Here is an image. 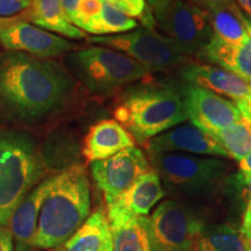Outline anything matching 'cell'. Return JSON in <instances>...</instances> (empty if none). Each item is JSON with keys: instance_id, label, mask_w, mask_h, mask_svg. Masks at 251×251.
<instances>
[{"instance_id": "cell-1", "label": "cell", "mask_w": 251, "mask_h": 251, "mask_svg": "<svg viewBox=\"0 0 251 251\" xmlns=\"http://www.w3.org/2000/svg\"><path fill=\"white\" fill-rule=\"evenodd\" d=\"M75 81L63 65L18 51L0 52V121L37 124L64 106Z\"/></svg>"}, {"instance_id": "cell-2", "label": "cell", "mask_w": 251, "mask_h": 251, "mask_svg": "<svg viewBox=\"0 0 251 251\" xmlns=\"http://www.w3.org/2000/svg\"><path fill=\"white\" fill-rule=\"evenodd\" d=\"M90 214L91 191L85 169L69 166L52 176L30 247L56 249L76 233Z\"/></svg>"}, {"instance_id": "cell-3", "label": "cell", "mask_w": 251, "mask_h": 251, "mask_svg": "<svg viewBox=\"0 0 251 251\" xmlns=\"http://www.w3.org/2000/svg\"><path fill=\"white\" fill-rule=\"evenodd\" d=\"M119 124L134 140L144 144L188 119L179 84H151L131 87L114 109Z\"/></svg>"}, {"instance_id": "cell-4", "label": "cell", "mask_w": 251, "mask_h": 251, "mask_svg": "<svg viewBox=\"0 0 251 251\" xmlns=\"http://www.w3.org/2000/svg\"><path fill=\"white\" fill-rule=\"evenodd\" d=\"M46 172L45 157L33 135L0 127V225H8L14 209Z\"/></svg>"}, {"instance_id": "cell-5", "label": "cell", "mask_w": 251, "mask_h": 251, "mask_svg": "<svg viewBox=\"0 0 251 251\" xmlns=\"http://www.w3.org/2000/svg\"><path fill=\"white\" fill-rule=\"evenodd\" d=\"M165 193L176 199L209 200L216 197L228 175V163L219 157L169 152L150 155Z\"/></svg>"}, {"instance_id": "cell-6", "label": "cell", "mask_w": 251, "mask_h": 251, "mask_svg": "<svg viewBox=\"0 0 251 251\" xmlns=\"http://www.w3.org/2000/svg\"><path fill=\"white\" fill-rule=\"evenodd\" d=\"M67 59L84 85L98 94H109L151 74L135 59L107 47L92 46L76 50Z\"/></svg>"}, {"instance_id": "cell-7", "label": "cell", "mask_w": 251, "mask_h": 251, "mask_svg": "<svg viewBox=\"0 0 251 251\" xmlns=\"http://www.w3.org/2000/svg\"><path fill=\"white\" fill-rule=\"evenodd\" d=\"M89 41L96 46L117 50L148 68L151 72L180 68L192 62L177 43L147 28L112 36H91Z\"/></svg>"}, {"instance_id": "cell-8", "label": "cell", "mask_w": 251, "mask_h": 251, "mask_svg": "<svg viewBox=\"0 0 251 251\" xmlns=\"http://www.w3.org/2000/svg\"><path fill=\"white\" fill-rule=\"evenodd\" d=\"M153 251H196L203 222L196 207L181 199L162 202L148 216Z\"/></svg>"}, {"instance_id": "cell-9", "label": "cell", "mask_w": 251, "mask_h": 251, "mask_svg": "<svg viewBox=\"0 0 251 251\" xmlns=\"http://www.w3.org/2000/svg\"><path fill=\"white\" fill-rule=\"evenodd\" d=\"M152 12L165 36L177 43L188 56H197L213 39L207 11L199 4L163 0Z\"/></svg>"}, {"instance_id": "cell-10", "label": "cell", "mask_w": 251, "mask_h": 251, "mask_svg": "<svg viewBox=\"0 0 251 251\" xmlns=\"http://www.w3.org/2000/svg\"><path fill=\"white\" fill-rule=\"evenodd\" d=\"M150 169L147 156L136 147L121 150L102 161L91 163L92 177L105 194L106 203L117 199Z\"/></svg>"}, {"instance_id": "cell-11", "label": "cell", "mask_w": 251, "mask_h": 251, "mask_svg": "<svg viewBox=\"0 0 251 251\" xmlns=\"http://www.w3.org/2000/svg\"><path fill=\"white\" fill-rule=\"evenodd\" d=\"M192 125L208 135L226 129L242 118L236 102L202 87L179 84Z\"/></svg>"}, {"instance_id": "cell-12", "label": "cell", "mask_w": 251, "mask_h": 251, "mask_svg": "<svg viewBox=\"0 0 251 251\" xmlns=\"http://www.w3.org/2000/svg\"><path fill=\"white\" fill-rule=\"evenodd\" d=\"M0 47L7 51L24 52L37 58L51 59L72 51L76 45L20 19L0 29Z\"/></svg>"}, {"instance_id": "cell-13", "label": "cell", "mask_w": 251, "mask_h": 251, "mask_svg": "<svg viewBox=\"0 0 251 251\" xmlns=\"http://www.w3.org/2000/svg\"><path fill=\"white\" fill-rule=\"evenodd\" d=\"M165 196L159 176L153 169L141 176L117 199L107 203L108 220L148 216L151 208Z\"/></svg>"}, {"instance_id": "cell-14", "label": "cell", "mask_w": 251, "mask_h": 251, "mask_svg": "<svg viewBox=\"0 0 251 251\" xmlns=\"http://www.w3.org/2000/svg\"><path fill=\"white\" fill-rule=\"evenodd\" d=\"M146 147L149 155L180 152L228 158L227 152L211 135L194 125H184L159 134L149 140Z\"/></svg>"}, {"instance_id": "cell-15", "label": "cell", "mask_w": 251, "mask_h": 251, "mask_svg": "<svg viewBox=\"0 0 251 251\" xmlns=\"http://www.w3.org/2000/svg\"><path fill=\"white\" fill-rule=\"evenodd\" d=\"M178 71L184 83L202 87L233 101H242L251 97V84L216 65L190 62Z\"/></svg>"}, {"instance_id": "cell-16", "label": "cell", "mask_w": 251, "mask_h": 251, "mask_svg": "<svg viewBox=\"0 0 251 251\" xmlns=\"http://www.w3.org/2000/svg\"><path fill=\"white\" fill-rule=\"evenodd\" d=\"M135 147V140L114 119H106L91 126L84 139L83 155L89 162L102 161L121 150Z\"/></svg>"}, {"instance_id": "cell-17", "label": "cell", "mask_w": 251, "mask_h": 251, "mask_svg": "<svg viewBox=\"0 0 251 251\" xmlns=\"http://www.w3.org/2000/svg\"><path fill=\"white\" fill-rule=\"evenodd\" d=\"M51 178L40 181L21 200L9 219L7 227L13 235L17 251H28L31 248L30 243L36 231L41 206L51 185Z\"/></svg>"}, {"instance_id": "cell-18", "label": "cell", "mask_w": 251, "mask_h": 251, "mask_svg": "<svg viewBox=\"0 0 251 251\" xmlns=\"http://www.w3.org/2000/svg\"><path fill=\"white\" fill-rule=\"evenodd\" d=\"M200 61L237 75L251 84V28L241 45L231 46L213 36L211 42L197 54Z\"/></svg>"}, {"instance_id": "cell-19", "label": "cell", "mask_w": 251, "mask_h": 251, "mask_svg": "<svg viewBox=\"0 0 251 251\" xmlns=\"http://www.w3.org/2000/svg\"><path fill=\"white\" fill-rule=\"evenodd\" d=\"M55 251H113L107 214L99 207L83 226Z\"/></svg>"}, {"instance_id": "cell-20", "label": "cell", "mask_w": 251, "mask_h": 251, "mask_svg": "<svg viewBox=\"0 0 251 251\" xmlns=\"http://www.w3.org/2000/svg\"><path fill=\"white\" fill-rule=\"evenodd\" d=\"M24 20L34 26L57 33L71 40L86 39V33L70 24L62 9L61 0H31V5L23 12Z\"/></svg>"}, {"instance_id": "cell-21", "label": "cell", "mask_w": 251, "mask_h": 251, "mask_svg": "<svg viewBox=\"0 0 251 251\" xmlns=\"http://www.w3.org/2000/svg\"><path fill=\"white\" fill-rule=\"evenodd\" d=\"M213 36L227 45H241L247 39L251 21L242 13L236 1L231 4L207 9Z\"/></svg>"}, {"instance_id": "cell-22", "label": "cell", "mask_w": 251, "mask_h": 251, "mask_svg": "<svg viewBox=\"0 0 251 251\" xmlns=\"http://www.w3.org/2000/svg\"><path fill=\"white\" fill-rule=\"evenodd\" d=\"M113 251H153L148 216L108 220Z\"/></svg>"}, {"instance_id": "cell-23", "label": "cell", "mask_w": 251, "mask_h": 251, "mask_svg": "<svg viewBox=\"0 0 251 251\" xmlns=\"http://www.w3.org/2000/svg\"><path fill=\"white\" fill-rule=\"evenodd\" d=\"M196 251H251V243L240 229L205 224L198 234Z\"/></svg>"}, {"instance_id": "cell-24", "label": "cell", "mask_w": 251, "mask_h": 251, "mask_svg": "<svg viewBox=\"0 0 251 251\" xmlns=\"http://www.w3.org/2000/svg\"><path fill=\"white\" fill-rule=\"evenodd\" d=\"M212 137L227 152L228 158L240 162L251 152V121L242 117Z\"/></svg>"}, {"instance_id": "cell-25", "label": "cell", "mask_w": 251, "mask_h": 251, "mask_svg": "<svg viewBox=\"0 0 251 251\" xmlns=\"http://www.w3.org/2000/svg\"><path fill=\"white\" fill-rule=\"evenodd\" d=\"M137 28V21L128 17L106 0H102V8L96 20L90 25L86 33L93 36H111V34L128 33Z\"/></svg>"}, {"instance_id": "cell-26", "label": "cell", "mask_w": 251, "mask_h": 251, "mask_svg": "<svg viewBox=\"0 0 251 251\" xmlns=\"http://www.w3.org/2000/svg\"><path fill=\"white\" fill-rule=\"evenodd\" d=\"M106 1L128 17L136 18L147 29L155 30L157 24L152 8L147 4L146 0H106Z\"/></svg>"}, {"instance_id": "cell-27", "label": "cell", "mask_w": 251, "mask_h": 251, "mask_svg": "<svg viewBox=\"0 0 251 251\" xmlns=\"http://www.w3.org/2000/svg\"><path fill=\"white\" fill-rule=\"evenodd\" d=\"M102 8V0H80L77 6L74 26L84 33L89 29L90 25L96 20Z\"/></svg>"}, {"instance_id": "cell-28", "label": "cell", "mask_w": 251, "mask_h": 251, "mask_svg": "<svg viewBox=\"0 0 251 251\" xmlns=\"http://www.w3.org/2000/svg\"><path fill=\"white\" fill-rule=\"evenodd\" d=\"M31 5V0H0V18H12Z\"/></svg>"}, {"instance_id": "cell-29", "label": "cell", "mask_w": 251, "mask_h": 251, "mask_svg": "<svg viewBox=\"0 0 251 251\" xmlns=\"http://www.w3.org/2000/svg\"><path fill=\"white\" fill-rule=\"evenodd\" d=\"M238 178L246 186H251V152L238 162Z\"/></svg>"}, {"instance_id": "cell-30", "label": "cell", "mask_w": 251, "mask_h": 251, "mask_svg": "<svg viewBox=\"0 0 251 251\" xmlns=\"http://www.w3.org/2000/svg\"><path fill=\"white\" fill-rule=\"evenodd\" d=\"M13 235L7 226L0 225V251H14Z\"/></svg>"}, {"instance_id": "cell-31", "label": "cell", "mask_w": 251, "mask_h": 251, "mask_svg": "<svg viewBox=\"0 0 251 251\" xmlns=\"http://www.w3.org/2000/svg\"><path fill=\"white\" fill-rule=\"evenodd\" d=\"M240 230L251 243V198L248 200V205L246 211H244L242 226H241Z\"/></svg>"}, {"instance_id": "cell-32", "label": "cell", "mask_w": 251, "mask_h": 251, "mask_svg": "<svg viewBox=\"0 0 251 251\" xmlns=\"http://www.w3.org/2000/svg\"><path fill=\"white\" fill-rule=\"evenodd\" d=\"M80 0H61L62 9L64 12L65 18L68 19V21L70 24L74 25L75 15H76V9L77 6L79 4Z\"/></svg>"}, {"instance_id": "cell-33", "label": "cell", "mask_w": 251, "mask_h": 251, "mask_svg": "<svg viewBox=\"0 0 251 251\" xmlns=\"http://www.w3.org/2000/svg\"><path fill=\"white\" fill-rule=\"evenodd\" d=\"M235 0H198L199 5L206 9H212L215 7H220V6L228 5L234 2Z\"/></svg>"}, {"instance_id": "cell-34", "label": "cell", "mask_w": 251, "mask_h": 251, "mask_svg": "<svg viewBox=\"0 0 251 251\" xmlns=\"http://www.w3.org/2000/svg\"><path fill=\"white\" fill-rule=\"evenodd\" d=\"M236 105L240 109L241 115L251 121V97L246 100H242V101H237Z\"/></svg>"}, {"instance_id": "cell-35", "label": "cell", "mask_w": 251, "mask_h": 251, "mask_svg": "<svg viewBox=\"0 0 251 251\" xmlns=\"http://www.w3.org/2000/svg\"><path fill=\"white\" fill-rule=\"evenodd\" d=\"M236 4L248 20L251 21V0H236Z\"/></svg>"}, {"instance_id": "cell-36", "label": "cell", "mask_w": 251, "mask_h": 251, "mask_svg": "<svg viewBox=\"0 0 251 251\" xmlns=\"http://www.w3.org/2000/svg\"><path fill=\"white\" fill-rule=\"evenodd\" d=\"M20 19H24L23 17V13L20 15H18V17H12V18H0V29L4 27H7L9 25H12L15 21L20 20Z\"/></svg>"}, {"instance_id": "cell-37", "label": "cell", "mask_w": 251, "mask_h": 251, "mask_svg": "<svg viewBox=\"0 0 251 251\" xmlns=\"http://www.w3.org/2000/svg\"><path fill=\"white\" fill-rule=\"evenodd\" d=\"M146 1H147V4L150 6V7L153 8L156 5H158L159 2L163 1V0H146Z\"/></svg>"}, {"instance_id": "cell-38", "label": "cell", "mask_w": 251, "mask_h": 251, "mask_svg": "<svg viewBox=\"0 0 251 251\" xmlns=\"http://www.w3.org/2000/svg\"><path fill=\"white\" fill-rule=\"evenodd\" d=\"M181 1L187 2V4H199V2H198V0H181Z\"/></svg>"}, {"instance_id": "cell-39", "label": "cell", "mask_w": 251, "mask_h": 251, "mask_svg": "<svg viewBox=\"0 0 251 251\" xmlns=\"http://www.w3.org/2000/svg\"><path fill=\"white\" fill-rule=\"evenodd\" d=\"M248 198H251V186H248Z\"/></svg>"}, {"instance_id": "cell-40", "label": "cell", "mask_w": 251, "mask_h": 251, "mask_svg": "<svg viewBox=\"0 0 251 251\" xmlns=\"http://www.w3.org/2000/svg\"><path fill=\"white\" fill-rule=\"evenodd\" d=\"M28 251H29V250H28Z\"/></svg>"}]
</instances>
